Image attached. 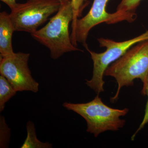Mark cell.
Here are the masks:
<instances>
[{"instance_id": "cell-15", "label": "cell", "mask_w": 148, "mask_h": 148, "mask_svg": "<svg viewBox=\"0 0 148 148\" xmlns=\"http://www.w3.org/2000/svg\"><path fill=\"white\" fill-rule=\"evenodd\" d=\"M1 1L8 6L11 10L13 9L17 4V3L16 1V0H1Z\"/></svg>"}, {"instance_id": "cell-14", "label": "cell", "mask_w": 148, "mask_h": 148, "mask_svg": "<svg viewBox=\"0 0 148 148\" xmlns=\"http://www.w3.org/2000/svg\"><path fill=\"white\" fill-rule=\"evenodd\" d=\"M1 138L0 146L1 148L6 147L9 140L10 130L6 124L4 118L1 116Z\"/></svg>"}, {"instance_id": "cell-2", "label": "cell", "mask_w": 148, "mask_h": 148, "mask_svg": "<svg viewBox=\"0 0 148 148\" xmlns=\"http://www.w3.org/2000/svg\"><path fill=\"white\" fill-rule=\"evenodd\" d=\"M148 75V40L136 44L106 69L104 76L112 77L118 84L115 95L111 98L115 102L124 86H133L139 79L144 83Z\"/></svg>"}, {"instance_id": "cell-5", "label": "cell", "mask_w": 148, "mask_h": 148, "mask_svg": "<svg viewBox=\"0 0 148 148\" xmlns=\"http://www.w3.org/2000/svg\"><path fill=\"white\" fill-rule=\"evenodd\" d=\"M58 0H28L18 3L10 14L15 32H23L31 34L45 23L61 6Z\"/></svg>"}, {"instance_id": "cell-11", "label": "cell", "mask_w": 148, "mask_h": 148, "mask_svg": "<svg viewBox=\"0 0 148 148\" xmlns=\"http://www.w3.org/2000/svg\"><path fill=\"white\" fill-rule=\"evenodd\" d=\"M16 91L5 77L0 76V112L3 111L5 103L16 94Z\"/></svg>"}, {"instance_id": "cell-3", "label": "cell", "mask_w": 148, "mask_h": 148, "mask_svg": "<svg viewBox=\"0 0 148 148\" xmlns=\"http://www.w3.org/2000/svg\"><path fill=\"white\" fill-rule=\"evenodd\" d=\"M64 108L76 113L82 117L87 123V132L97 137L107 131H117L122 128L125 120L121 117L126 115L128 109L113 108L106 105L99 94L87 103H72L66 102Z\"/></svg>"}, {"instance_id": "cell-8", "label": "cell", "mask_w": 148, "mask_h": 148, "mask_svg": "<svg viewBox=\"0 0 148 148\" xmlns=\"http://www.w3.org/2000/svg\"><path fill=\"white\" fill-rule=\"evenodd\" d=\"M15 32L9 14L3 11L0 13V53L1 57L12 55L13 32Z\"/></svg>"}, {"instance_id": "cell-12", "label": "cell", "mask_w": 148, "mask_h": 148, "mask_svg": "<svg viewBox=\"0 0 148 148\" xmlns=\"http://www.w3.org/2000/svg\"><path fill=\"white\" fill-rule=\"evenodd\" d=\"M90 0H71L73 12V18L71 26L74 25L78 18L82 16L84 10L90 3Z\"/></svg>"}, {"instance_id": "cell-7", "label": "cell", "mask_w": 148, "mask_h": 148, "mask_svg": "<svg viewBox=\"0 0 148 148\" xmlns=\"http://www.w3.org/2000/svg\"><path fill=\"white\" fill-rule=\"evenodd\" d=\"M30 53L18 52L1 57L0 73L6 78L16 91L39 90L38 83L32 76L28 62Z\"/></svg>"}, {"instance_id": "cell-1", "label": "cell", "mask_w": 148, "mask_h": 148, "mask_svg": "<svg viewBox=\"0 0 148 148\" xmlns=\"http://www.w3.org/2000/svg\"><path fill=\"white\" fill-rule=\"evenodd\" d=\"M73 18L71 0L61 5L56 14L45 27L31 34L37 41L49 49L52 59H57L67 52L82 51L72 43L71 40L69 28Z\"/></svg>"}, {"instance_id": "cell-9", "label": "cell", "mask_w": 148, "mask_h": 148, "mask_svg": "<svg viewBox=\"0 0 148 148\" xmlns=\"http://www.w3.org/2000/svg\"><path fill=\"white\" fill-rule=\"evenodd\" d=\"M142 0H122L116 11L124 16L126 21L131 23L137 18L136 10Z\"/></svg>"}, {"instance_id": "cell-6", "label": "cell", "mask_w": 148, "mask_h": 148, "mask_svg": "<svg viewBox=\"0 0 148 148\" xmlns=\"http://www.w3.org/2000/svg\"><path fill=\"white\" fill-rule=\"evenodd\" d=\"M110 0H94L88 13L79 18L71 26V35L72 43L77 47V43L83 45L86 48L88 47L86 40L89 32L93 27L101 23L108 24H116L125 21L124 16L116 11L110 13L107 11L106 6Z\"/></svg>"}, {"instance_id": "cell-4", "label": "cell", "mask_w": 148, "mask_h": 148, "mask_svg": "<svg viewBox=\"0 0 148 148\" xmlns=\"http://www.w3.org/2000/svg\"><path fill=\"white\" fill-rule=\"evenodd\" d=\"M148 40V31L138 36L124 41L116 42L103 38H98L100 46L106 48V50L98 53L90 50L88 47L86 48L90 53L93 66L92 78L87 80L86 84L98 94L104 91L105 82L103 77L106 69L133 46Z\"/></svg>"}, {"instance_id": "cell-13", "label": "cell", "mask_w": 148, "mask_h": 148, "mask_svg": "<svg viewBox=\"0 0 148 148\" xmlns=\"http://www.w3.org/2000/svg\"><path fill=\"white\" fill-rule=\"evenodd\" d=\"M143 89L142 90V95L147 96V101L146 104L145 110V113L144 115V118L142 122L140 123V126L137 130H136L135 133H134L131 138V140H133L135 139V136L137 135L138 132H140L143 128H144L145 125L148 123V75L147 78L144 83H143Z\"/></svg>"}, {"instance_id": "cell-10", "label": "cell", "mask_w": 148, "mask_h": 148, "mask_svg": "<svg viewBox=\"0 0 148 148\" xmlns=\"http://www.w3.org/2000/svg\"><path fill=\"white\" fill-rule=\"evenodd\" d=\"M27 135L26 140L21 146L22 148H49L52 145L48 143H44L37 138L34 124L29 121L27 125Z\"/></svg>"}, {"instance_id": "cell-16", "label": "cell", "mask_w": 148, "mask_h": 148, "mask_svg": "<svg viewBox=\"0 0 148 148\" xmlns=\"http://www.w3.org/2000/svg\"><path fill=\"white\" fill-rule=\"evenodd\" d=\"M61 3V4H64L66 3L69 2V1H71V0H58Z\"/></svg>"}]
</instances>
